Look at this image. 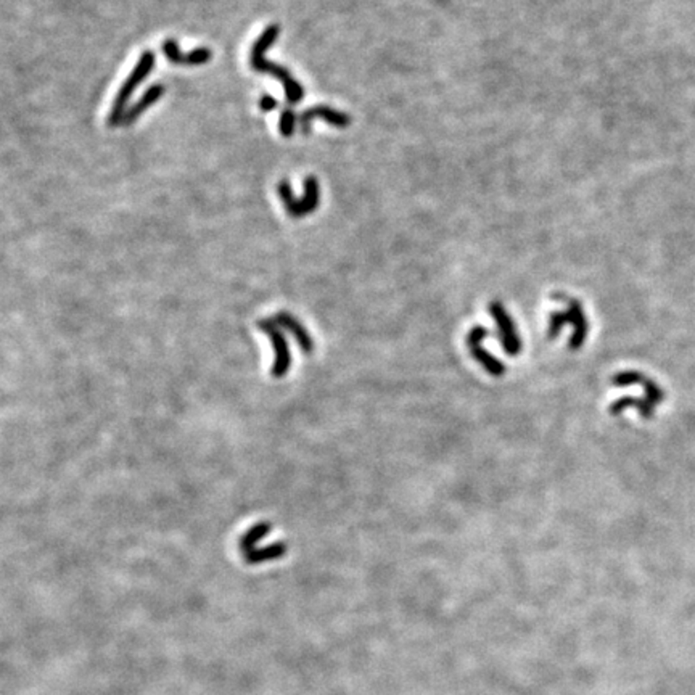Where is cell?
Instances as JSON below:
<instances>
[{
    "label": "cell",
    "mask_w": 695,
    "mask_h": 695,
    "mask_svg": "<svg viewBox=\"0 0 695 695\" xmlns=\"http://www.w3.org/2000/svg\"><path fill=\"white\" fill-rule=\"evenodd\" d=\"M287 549L288 548L285 543H276V544L266 546V548L254 549V551L250 552V554L245 555V562L250 563V565H256V563L276 560V558L283 557Z\"/></svg>",
    "instance_id": "cell-12"
},
{
    "label": "cell",
    "mask_w": 695,
    "mask_h": 695,
    "mask_svg": "<svg viewBox=\"0 0 695 695\" xmlns=\"http://www.w3.org/2000/svg\"><path fill=\"white\" fill-rule=\"evenodd\" d=\"M163 94H164V85L163 84L150 85V87L145 90V94L142 95L133 106L128 108L126 115H124V118H123L121 126H130V124H134L142 115H144L148 108L155 105L156 102L161 99Z\"/></svg>",
    "instance_id": "cell-7"
},
{
    "label": "cell",
    "mask_w": 695,
    "mask_h": 695,
    "mask_svg": "<svg viewBox=\"0 0 695 695\" xmlns=\"http://www.w3.org/2000/svg\"><path fill=\"white\" fill-rule=\"evenodd\" d=\"M271 531H272L271 523L266 522H261L258 525H253L250 528L248 531L240 538V543H238V548H240V551L243 552V555H247L252 551H254L256 544H258L259 541H263Z\"/></svg>",
    "instance_id": "cell-11"
},
{
    "label": "cell",
    "mask_w": 695,
    "mask_h": 695,
    "mask_svg": "<svg viewBox=\"0 0 695 695\" xmlns=\"http://www.w3.org/2000/svg\"><path fill=\"white\" fill-rule=\"evenodd\" d=\"M642 385H644V390H646V400L648 402H652L655 406V404H660L663 401V391L660 390L658 385H655L652 380L644 379Z\"/></svg>",
    "instance_id": "cell-15"
},
{
    "label": "cell",
    "mask_w": 695,
    "mask_h": 695,
    "mask_svg": "<svg viewBox=\"0 0 695 695\" xmlns=\"http://www.w3.org/2000/svg\"><path fill=\"white\" fill-rule=\"evenodd\" d=\"M295 128H296V113L290 106L283 108L281 113V119H278V130H281V135L282 137H292L296 130Z\"/></svg>",
    "instance_id": "cell-14"
},
{
    "label": "cell",
    "mask_w": 695,
    "mask_h": 695,
    "mask_svg": "<svg viewBox=\"0 0 695 695\" xmlns=\"http://www.w3.org/2000/svg\"><path fill=\"white\" fill-rule=\"evenodd\" d=\"M491 314L498 321L500 330H503V341H504V350L509 352V355H517L520 351V340L517 337V330L514 327V322L507 314L504 306H500L498 303H494L491 306Z\"/></svg>",
    "instance_id": "cell-9"
},
{
    "label": "cell",
    "mask_w": 695,
    "mask_h": 695,
    "mask_svg": "<svg viewBox=\"0 0 695 695\" xmlns=\"http://www.w3.org/2000/svg\"><path fill=\"white\" fill-rule=\"evenodd\" d=\"M274 321L278 324V326L292 333V337L298 341L301 351L306 352V355H311V352L314 351V341H312L311 335L307 333V330L298 319L293 317L292 314H288V312H278V314L274 317Z\"/></svg>",
    "instance_id": "cell-8"
},
{
    "label": "cell",
    "mask_w": 695,
    "mask_h": 695,
    "mask_svg": "<svg viewBox=\"0 0 695 695\" xmlns=\"http://www.w3.org/2000/svg\"><path fill=\"white\" fill-rule=\"evenodd\" d=\"M163 54L171 63L179 66H200L208 63L211 56H213V52L208 47H198L184 54L176 39H166L163 42Z\"/></svg>",
    "instance_id": "cell-6"
},
{
    "label": "cell",
    "mask_w": 695,
    "mask_h": 695,
    "mask_svg": "<svg viewBox=\"0 0 695 695\" xmlns=\"http://www.w3.org/2000/svg\"><path fill=\"white\" fill-rule=\"evenodd\" d=\"M637 407L639 409V412L642 417H646V419H651L652 417V412H653V404L652 402H648L647 400H639L637 401L636 398H623L622 401H618L617 404H613L612 406V412L613 414H618L620 411H623L625 407Z\"/></svg>",
    "instance_id": "cell-13"
},
{
    "label": "cell",
    "mask_w": 695,
    "mask_h": 695,
    "mask_svg": "<svg viewBox=\"0 0 695 695\" xmlns=\"http://www.w3.org/2000/svg\"><path fill=\"white\" fill-rule=\"evenodd\" d=\"M256 326L269 337L272 346H274L276 362L271 369V375L274 379H283L288 374L290 366H292V355H290L288 341L285 338L281 326H278L274 319H261L259 322H256Z\"/></svg>",
    "instance_id": "cell-4"
},
{
    "label": "cell",
    "mask_w": 695,
    "mask_h": 695,
    "mask_svg": "<svg viewBox=\"0 0 695 695\" xmlns=\"http://www.w3.org/2000/svg\"><path fill=\"white\" fill-rule=\"evenodd\" d=\"M278 32H281V26L278 25H269L263 32H261V36L256 39L253 44L252 52H250V66H252V70L256 73H266L278 79L283 85L285 97H287L288 104L296 105L300 104L305 97L303 85L296 81L287 68L266 59V52L276 44Z\"/></svg>",
    "instance_id": "cell-1"
},
{
    "label": "cell",
    "mask_w": 695,
    "mask_h": 695,
    "mask_svg": "<svg viewBox=\"0 0 695 695\" xmlns=\"http://www.w3.org/2000/svg\"><path fill=\"white\" fill-rule=\"evenodd\" d=\"M486 337V330L485 328H481V327H478L475 330H472V333H470V337H469V346H470V350H472V355L475 356V359L478 362H481L483 366L486 367V370H489L493 375H496V377H499V375H503L500 372H504V366L500 364L498 359L493 357L491 355H488V352L485 350H481V345H480V341Z\"/></svg>",
    "instance_id": "cell-10"
},
{
    "label": "cell",
    "mask_w": 695,
    "mask_h": 695,
    "mask_svg": "<svg viewBox=\"0 0 695 695\" xmlns=\"http://www.w3.org/2000/svg\"><path fill=\"white\" fill-rule=\"evenodd\" d=\"M642 380L644 377L639 372H623L613 379V383L620 386H628L632 383H642Z\"/></svg>",
    "instance_id": "cell-16"
},
{
    "label": "cell",
    "mask_w": 695,
    "mask_h": 695,
    "mask_svg": "<svg viewBox=\"0 0 695 695\" xmlns=\"http://www.w3.org/2000/svg\"><path fill=\"white\" fill-rule=\"evenodd\" d=\"M277 106H278V102L274 99V97H271V95H263V97H261V100H259L261 111H264V113L274 111Z\"/></svg>",
    "instance_id": "cell-17"
},
{
    "label": "cell",
    "mask_w": 695,
    "mask_h": 695,
    "mask_svg": "<svg viewBox=\"0 0 695 695\" xmlns=\"http://www.w3.org/2000/svg\"><path fill=\"white\" fill-rule=\"evenodd\" d=\"M277 193L283 203L285 211L295 219L314 213L319 207V198H321L319 182L314 176H307L305 179V195L301 198H296L293 195L292 185H290L287 179L281 180V184L277 185Z\"/></svg>",
    "instance_id": "cell-3"
},
{
    "label": "cell",
    "mask_w": 695,
    "mask_h": 695,
    "mask_svg": "<svg viewBox=\"0 0 695 695\" xmlns=\"http://www.w3.org/2000/svg\"><path fill=\"white\" fill-rule=\"evenodd\" d=\"M155 61H156L155 54H153L152 50H144V52H142V55L139 56L137 65L134 66L133 73L129 74V76L126 78V81L123 82V85L118 90V94L115 97V102H113L110 116H108V126L110 128L121 126L123 118L128 111L126 106L129 104L130 97H133L134 90L145 81L148 74L152 73L153 68H155Z\"/></svg>",
    "instance_id": "cell-2"
},
{
    "label": "cell",
    "mask_w": 695,
    "mask_h": 695,
    "mask_svg": "<svg viewBox=\"0 0 695 695\" xmlns=\"http://www.w3.org/2000/svg\"><path fill=\"white\" fill-rule=\"evenodd\" d=\"M314 119H322V121H326V123L332 124V126H337V128H346V126H350V123H351L350 116L345 115V113H341V111L333 110V108H330L327 105L311 106L301 113L300 118H298L301 134H305V135L311 134V124H312V121H314Z\"/></svg>",
    "instance_id": "cell-5"
}]
</instances>
